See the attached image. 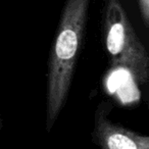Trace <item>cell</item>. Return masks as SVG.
I'll list each match as a JSON object with an SVG mask.
<instances>
[{"label": "cell", "mask_w": 149, "mask_h": 149, "mask_svg": "<svg viewBox=\"0 0 149 149\" xmlns=\"http://www.w3.org/2000/svg\"><path fill=\"white\" fill-rule=\"evenodd\" d=\"M90 0H66L48 62L46 126L49 132L61 111L72 84Z\"/></svg>", "instance_id": "1"}, {"label": "cell", "mask_w": 149, "mask_h": 149, "mask_svg": "<svg viewBox=\"0 0 149 149\" xmlns=\"http://www.w3.org/2000/svg\"><path fill=\"white\" fill-rule=\"evenodd\" d=\"M104 39L113 68L127 70L140 85L149 80V53L137 37L120 0H108L104 17Z\"/></svg>", "instance_id": "2"}, {"label": "cell", "mask_w": 149, "mask_h": 149, "mask_svg": "<svg viewBox=\"0 0 149 149\" xmlns=\"http://www.w3.org/2000/svg\"><path fill=\"white\" fill-rule=\"evenodd\" d=\"M94 136L100 149H149V136L134 133L96 114Z\"/></svg>", "instance_id": "3"}, {"label": "cell", "mask_w": 149, "mask_h": 149, "mask_svg": "<svg viewBox=\"0 0 149 149\" xmlns=\"http://www.w3.org/2000/svg\"><path fill=\"white\" fill-rule=\"evenodd\" d=\"M141 17L145 26L149 27V0H138Z\"/></svg>", "instance_id": "4"}]
</instances>
